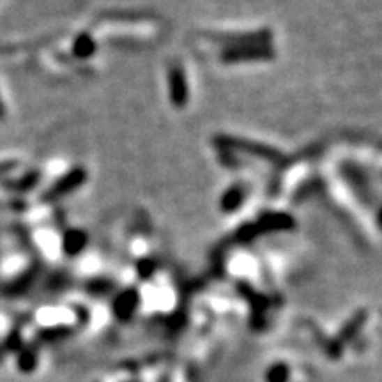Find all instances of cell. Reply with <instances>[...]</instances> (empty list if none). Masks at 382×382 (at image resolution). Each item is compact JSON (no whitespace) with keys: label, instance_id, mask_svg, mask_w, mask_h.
I'll use <instances>...</instances> for the list:
<instances>
[{"label":"cell","instance_id":"cell-5","mask_svg":"<svg viewBox=\"0 0 382 382\" xmlns=\"http://www.w3.org/2000/svg\"><path fill=\"white\" fill-rule=\"evenodd\" d=\"M94 41L91 39V36L87 34H82L80 38L75 41V54L78 55V57H89V55L94 52Z\"/></svg>","mask_w":382,"mask_h":382},{"label":"cell","instance_id":"cell-3","mask_svg":"<svg viewBox=\"0 0 382 382\" xmlns=\"http://www.w3.org/2000/svg\"><path fill=\"white\" fill-rule=\"evenodd\" d=\"M243 199H245V193H243L241 188H232V190H229L223 195L222 200V206L225 211H234L237 209V207L241 206Z\"/></svg>","mask_w":382,"mask_h":382},{"label":"cell","instance_id":"cell-8","mask_svg":"<svg viewBox=\"0 0 382 382\" xmlns=\"http://www.w3.org/2000/svg\"><path fill=\"white\" fill-rule=\"evenodd\" d=\"M4 105H2V101H0V119H2V117H4Z\"/></svg>","mask_w":382,"mask_h":382},{"label":"cell","instance_id":"cell-7","mask_svg":"<svg viewBox=\"0 0 382 382\" xmlns=\"http://www.w3.org/2000/svg\"><path fill=\"white\" fill-rule=\"evenodd\" d=\"M133 303H137V296L135 294H124L121 296V299L117 301V310L119 314H131V310H133Z\"/></svg>","mask_w":382,"mask_h":382},{"label":"cell","instance_id":"cell-1","mask_svg":"<svg viewBox=\"0 0 382 382\" xmlns=\"http://www.w3.org/2000/svg\"><path fill=\"white\" fill-rule=\"evenodd\" d=\"M84 179H85L84 170H80V169L73 170L71 174H68V176L62 177V179L59 181L54 188H50V190L46 191L45 200H55L62 195H68V193H71V191L77 190V188L84 183Z\"/></svg>","mask_w":382,"mask_h":382},{"label":"cell","instance_id":"cell-6","mask_svg":"<svg viewBox=\"0 0 382 382\" xmlns=\"http://www.w3.org/2000/svg\"><path fill=\"white\" fill-rule=\"evenodd\" d=\"M36 181H38V174H31V176L23 177L22 181L8 183L6 184V188H9V190H16V191H25V190H31V188L36 184Z\"/></svg>","mask_w":382,"mask_h":382},{"label":"cell","instance_id":"cell-4","mask_svg":"<svg viewBox=\"0 0 382 382\" xmlns=\"http://www.w3.org/2000/svg\"><path fill=\"white\" fill-rule=\"evenodd\" d=\"M85 245V236L82 232H78V230H73V232H69L68 236H66V252L68 253H78L82 248H84Z\"/></svg>","mask_w":382,"mask_h":382},{"label":"cell","instance_id":"cell-2","mask_svg":"<svg viewBox=\"0 0 382 382\" xmlns=\"http://www.w3.org/2000/svg\"><path fill=\"white\" fill-rule=\"evenodd\" d=\"M170 94H172V101L177 107L186 105L188 89L186 80H184V75L181 69H174L172 75H170Z\"/></svg>","mask_w":382,"mask_h":382}]
</instances>
